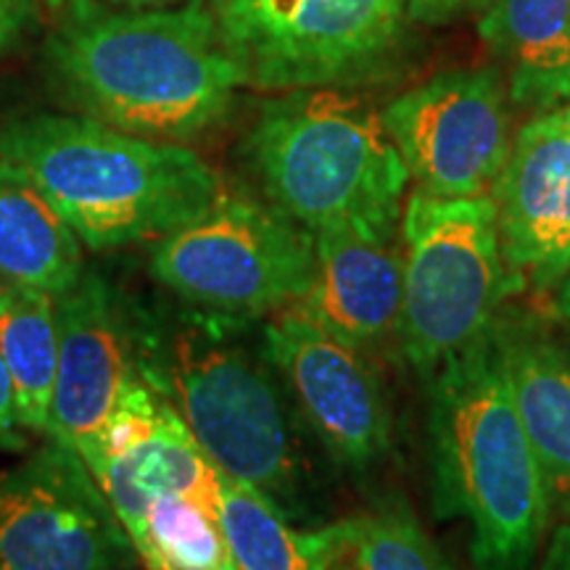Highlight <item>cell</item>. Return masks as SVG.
Returning a JSON list of instances; mask_svg holds the SVG:
<instances>
[{
	"label": "cell",
	"mask_w": 570,
	"mask_h": 570,
	"mask_svg": "<svg viewBox=\"0 0 570 570\" xmlns=\"http://www.w3.org/2000/svg\"><path fill=\"white\" fill-rule=\"evenodd\" d=\"M48 63L82 114L183 146L223 122L248 88L204 0L151 9L77 0L48 40Z\"/></svg>",
	"instance_id": "1"
},
{
	"label": "cell",
	"mask_w": 570,
	"mask_h": 570,
	"mask_svg": "<svg viewBox=\"0 0 570 570\" xmlns=\"http://www.w3.org/2000/svg\"><path fill=\"white\" fill-rule=\"evenodd\" d=\"M246 323L252 320L185 304H135L138 370L180 412L214 468L265 491L288 512L302 502L306 483L296 431L302 417L291 412L265 341L248 344Z\"/></svg>",
	"instance_id": "2"
},
{
	"label": "cell",
	"mask_w": 570,
	"mask_h": 570,
	"mask_svg": "<svg viewBox=\"0 0 570 570\" xmlns=\"http://www.w3.org/2000/svg\"><path fill=\"white\" fill-rule=\"evenodd\" d=\"M428 439L433 508L470 525L473 568L531 570L552 512L494 325L433 373Z\"/></svg>",
	"instance_id": "3"
},
{
	"label": "cell",
	"mask_w": 570,
	"mask_h": 570,
	"mask_svg": "<svg viewBox=\"0 0 570 570\" xmlns=\"http://www.w3.org/2000/svg\"><path fill=\"white\" fill-rule=\"evenodd\" d=\"M0 156L32 177L96 254L161 240L225 188L194 148L140 138L88 114L11 119L0 130Z\"/></svg>",
	"instance_id": "4"
},
{
	"label": "cell",
	"mask_w": 570,
	"mask_h": 570,
	"mask_svg": "<svg viewBox=\"0 0 570 570\" xmlns=\"http://www.w3.org/2000/svg\"><path fill=\"white\" fill-rule=\"evenodd\" d=\"M244 156L262 198L312 235L402 227L407 164L381 114L344 88L285 90L267 101Z\"/></svg>",
	"instance_id": "5"
},
{
	"label": "cell",
	"mask_w": 570,
	"mask_h": 570,
	"mask_svg": "<svg viewBox=\"0 0 570 570\" xmlns=\"http://www.w3.org/2000/svg\"><path fill=\"white\" fill-rule=\"evenodd\" d=\"M404 298L396 341L420 375L487 336L512 294L491 196L415 190L402 212Z\"/></svg>",
	"instance_id": "6"
},
{
	"label": "cell",
	"mask_w": 570,
	"mask_h": 570,
	"mask_svg": "<svg viewBox=\"0 0 570 570\" xmlns=\"http://www.w3.org/2000/svg\"><path fill=\"white\" fill-rule=\"evenodd\" d=\"M315 235L265 198L223 194L156 240L148 273L175 302L256 320L304 302L315 283Z\"/></svg>",
	"instance_id": "7"
},
{
	"label": "cell",
	"mask_w": 570,
	"mask_h": 570,
	"mask_svg": "<svg viewBox=\"0 0 570 570\" xmlns=\"http://www.w3.org/2000/svg\"><path fill=\"white\" fill-rule=\"evenodd\" d=\"M248 88H346L381 71L407 24V0H212Z\"/></svg>",
	"instance_id": "8"
},
{
	"label": "cell",
	"mask_w": 570,
	"mask_h": 570,
	"mask_svg": "<svg viewBox=\"0 0 570 570\" xmlns=\"http://www.w3.org/2000/svg\"><path fill=\"white\" fill-rule=\"evenodd\" d=\"M138 560L80 454L46 436L0 470V570H130Z\"/></svg>",
	"instance_id": "9"
},
{
	"label": "cell",
	"mask_w": 570,
	"mask_h": 570,
	"mask_svg": "<svg viewBox=\"0 0 570 570\" xmlns=\"http://www.w3.org/2000/svg\"><path fill=\"white\" fill-rule=\"evenodd\" d=\"M262 341L296 415L336 465L365 473L389 458L394 420L367 348L331 331L304 302L269 315Z\"/></svg>",
	"instance_id": "10"
},
{
	"label": "cell",
	"mask_w": 570,
	"mask_h": 570,
	"mask_svg": "<svg viewBox=\"0 0 570 570\" xmlns=\"http://www.w3.org/2000/svg\"><path fill=\"white\" fill-rule=\"evenodd\" d=\"M508 96L499 69H446L381 111L417 190L475 198L494 188L512 146Z\"/></svg>",
	"instance_id": "11"
},
{
	"label": "cell",
	"mask_w": 570,
	"mask_h": 570,
	"mask_svg": "<svg viewBox=\"0 0 570 570\" xmlns=\"http://www.w3.org/2000/svg\"><path fill=\"white\" fill-rule=\"evenodd\" d=\"M80 458L122 520L127 537L161 497L219 499V470L169 399L138 373Z\"/></svg>",
	"instance_id": "12"
},
{
	"label": "cell",
	"mask_w": 570,
	"mask_h": 570,
	"mask_svg": "<svg viewBox=\"0 0 570 570\" xmlns=\"http://www.w3.org/2000/svg\"><path fill=\"white\" fill-rule=\"evenodd\" d=\"M491 202L512 294H550L570 269V104L520 127Z\"/></svg>",
	"instance_id": "13"
},
{
	"label": "cell",
	"mask_w": 570,
	"mask_h": 570,
	"mask_svg": "<svg viewBox=\"0 0 570 570\" xmlns=\"http://www.w3.org/2000/svg\"><path fill=\"white\" fill-rule=\"evenodd\" d=\"M56 317L59 373L48 436L80 454L138 373L135 302L111 277L85 267L77 283L56 296Z\"/></svg>",
	"instance_id": "14"
},
{
	"label": "cell",
	"mask_w": 570,
	"mask_h": 570,
	"mask_svg": "<svg viewBox=\"0 0 570 570\" xmlns=\"http://www.w3.org/2000/svg\"><path fill=\"white\" fill-rule=\"evenodd\" d=\"M402 230L327 227L315 233L317 269L304 304L362 348L396 338L404 298Z\"/></svg>",
	"instance_id": "15"
},
{
	"label": "cell",
	"mask_w": 570,
	"mask_h": 570,
	"mask_svg": "<svg viewBox=\"0 0 570 570\" xmlns=\"http://www.w3.org/2000/svg\"><path fill=\"white\" fill-rule=\"evenodd\" d=\"M520 423L531 441L552 520H570V348L541 320L508 312L494 323Z\"/></svg>",
	"instance_id": "16"
},
{
	"label": "cell",
	"mask_w": 570,
	"mask_h": 570,
	"mask_svg": "<svg viewBox=\"0 0 570 570\" xmlns=\"http://www.w3.org/2000/svg\"><path fill=\"white\" fill-rule=\"evenodd\" d=\"M479 32L508 92L537 111L570 104V0H491Z\"/></svg>",
	"instance_id": "17"
},
{
	"label": "cell",
	"mask_w": 570,
	"mask_h": 570,
	"mask_svg": "<svg viewBox=\"0 0 570 570\" xmlns=\"http://www.w3.org/2000/svg\"><path fill=\"white\" fill-rule=\"evenodd\" d=\"M85 246L35 180L0 156V283L61 296L85 273Z\"/></svg>",
	"instance_id": "18"
},
{
	"label": "cell",
	"mask_w": 570,
	"mask_h": 570,
	"mask_svg": "<svg viewBox=\"0 0 570 570\" xmlns=\"http://www.w3.org/2000/svg\"><path fill=\"white\" fill-rule=\"evenodd\" d=\"M0 354L9 367L21 428L46 439L59 373L56 296L30 285L0 283Z\"/></svg>",
	"instance_id": "19"
},
{
	"label": "cell",
	"mask_w": 570,
	"mask_h": 570,
	"mask_svg": "<svg viewBox=\"0 0 570 570\" xmlns=\"http://www.w3.org/2000/svg\"><path fill=\"white\" fill-rule=\"evenodd\" d=\"M219 523L238 570H325L333 529L296 531L291 515L252 483L219 470Z\"/></svg>",
	"instance_id": "20"
},
{
	"label": "cell",
	"mask_w": 570,
	"mask_h": 570,
	"mask_svg": "<svg viewBox=\"0 0 570 570\" xmlns=\"http://www.w3.org/2000/svg\"><path fill=\"white\" fill-rule=\"evenodd\" d=\"M130 541L146 570H238L219 523L217 499H156Z\"/></svg>",
	"instance_id": "21"
},
{
	"label": "cell",
	"mask_w": 570,
	"mask_h": 570,
	"mask_svg": "<svg viewBox=\"0 0 570 570\" xmlns=\"http://www.w3.org/2000/svg\"><path fill=\"white\" fill-rule=\"evenodd\" d=\"M348 570H454L402 497L333 523Z\"/></svg>",
	"instance_id": "22"
},
{
	"label": "cell",
	"mask_w": 570,
	"mask_h": 570,
	"mask_svg": "<svg viewBox=\"0 0 570 570\" xmlns=\"http://www.w3.org/2000/svg\"><path fill=\"white\" fill-rule=\"evenodd\" d=\"M32 444V433H27L17 415V396H13L11 375L0 354V452H24Z\"/></svg>",
	"instance_id": "23"
},
{
	"label": "cell",
	"mask_w": 570,
	"mask_h": 570,
	"mask_svg": "<svg viewBox=\"0 0 570 570\" xmlns=\"http://www.w3.org/2000/svg\"><path fill=\"white\" fill-rule=\"evenodd\" d=\"M491 0H407L410 21L428 27H441L465 13L489 9Z\"/></svg>",
	"instance_id": "24"
},
{
	"label": "cell",
	"mask_w": 570,
	"mask_h": 570,
	"mask_svg": "<svg viewBox=\"0 0 570 570\" xmlns=\"http://www.w3.org/2000/svg\"><path fill=\"white\" fill-rule=\"evenodd\" d=\"M32 0H0V53H6L30 27Z\"/></svg>",
	"instance_id": "25"
},
{
	"label": "cell",
	"mask_w": 570,
	"mask_h": 570,
	"mask_svg": "<svg viewBox=\"0 0 570 570\" xmlns=\"http://www.w3.org/2000/svg\"><path fill=\"white\" fill-rule=\"evenodd\" d=\"M541 570H570V520L554 525Z\"/></svg>",
	"instance_id": "26"
},
{
	"label": "cell",
	"mask_w": 570,
	"mask_h": 570,
	"mask_svg": "<svg viewBox=\"0 0 570 570\" xmlns=\"http://www.w3.org/2000/svg\"><path fill=\"white\" fill-rule=\"evenodd\" d=\"M554 312H558V317L570 323V269H568V275L562 277V283L558 285V288H554Z\"/></svg>",
	"instance_id": "27"
},
{
	"label": "cell",
	"mask_w": 570,
	"mask_h": 570,
	"mask_svg": "<svg viewBox=\"0 0 570 570\" xmlns=\"http://www.w3.org/2000/svg\"><path fill=\"white\" fill-rule=\"evenodd\" d=\"M101 3L119 6V9H151V6H175L185 0H101Z\"/></svg>",
	"instance_id": "28"
},
{
	"label": "cell",
	"mask_w": 570,
	"mask_h": 570,
	"mask_svg": "<svg viewBox=\"0 0 570 570\" xmlns=\"http://www.w3.org/2000/svg\"><path fill=\"white\" fill-rule=\"evenodd\" d=\"M333 529V525H331ZM325 570H348L344 554L338 550V541H336V529H333V550H331V558H327V568Z\"/></svg>",
	"instance_id": "29"
}]
</instances>
